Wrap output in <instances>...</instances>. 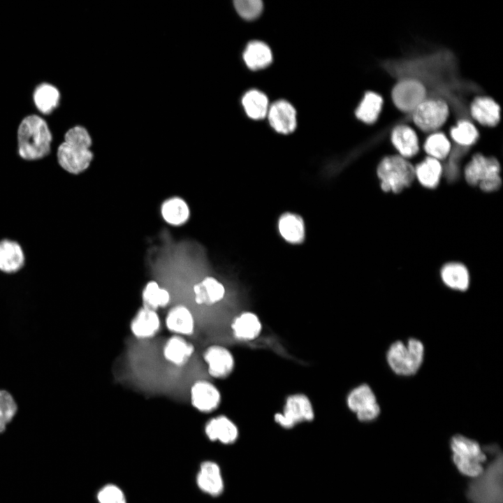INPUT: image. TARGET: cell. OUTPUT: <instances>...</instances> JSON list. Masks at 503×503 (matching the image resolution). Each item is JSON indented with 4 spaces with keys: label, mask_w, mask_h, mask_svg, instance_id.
<instances>
[{
    "label": "cell",
    "mask_w": 503,
    "mask_h": 503,
    "mask_svg": "<svg viewBox=\"0 0 503 503\" xmlns=\"http://www.w3.org/2000/svg\"><path fill=\"white\" fill-rule=\"evenodd\" d=\"M17 411L18 407L13 395L6 390H0V434L14 419Z\"/></svg>",
    "instance_id": "36"
},
{
    "label": "cell",
    "mask_w": 503,
    "mask_h": 503,
    "mask_svg": "<svg viewBox=\"0 0 503 503\" xmlns=\"http://www.w3.org/2000/svg\"><path fill=\"white\" fill-rule=\"evenodd\" d=\"M233 335L240 340L256 338L262 329L258 317L252 312H244L238 316L231 324Z\"/></svg>",
    "instance_id": "24"
},
{
    "label": "cell",
    "mask_w": 503,
    "mask_h": 503,
    "mask_svg": "<svg viewBox=\"0 0 503 503\" xmlns=\"http://www.w3.org/2000/svg\"><path fill=\"white\" fill-rule=\"evenodd\" d=\"M450 444L453 462L462 474L473 479L481 474L486 455L477 442L456 435L452 437Z\"/></svg>",
    "instance_id": "5"
},
{
    "label": "cell",
    "mask_w": 503,
    "mask_h": 503,
    "mask_svg": "<svg viewBox=\"0 0 503 503\" xmlns=\"http://www.w3.org/2000/svg\"><path fill=\"white\" fill-rule=\"evenodd\" d=\"M449 115V107L441 98H426L412 112L416 126L424 132H432L440 128Z\"/></svg>",
    "instance_id": "8"
},
{
    "label": "cell",
    "mask_w": 503,
    "mask_h": 503,
    "mask_svg": "<svg viewBox=\"0 0 503 503\" xmlns=\"http://www.w3.org/2000/svg\"><path fill=\"white\" fill-rule=\"evenodd\" d=\"M33 97L37 109L43 114L48 115L58 106L60 94L54 86L42 83L35 89Z\"/></svg>",
    "instance_id": "29"
},
{
    "label": "cell",
    "mask_w": 503,
    "mask_h": 503,
    "mask_svg": "<svg viewBox=\"0 0 503 503\" xmlns=\"http://www.w3.org/2000/svg\"><path fill=\"white\" fill-rule=\"evenodd\" d=\"M414 170L421 184L428 188H434L439 183L442 167L437 159L428 156L418 164Z\"/></svg>",
    "instance_id": "32"
},
{
    "label": "cell",
    "mask_w": 503,
    "mask_h": 503,
    "mask_svg": "<svg viewBox=\"0 0 503 503\" xmlns=\"http://www.w3.org/2000/svg\"><path fill=\"white\" fill-rule=\"evenodd\" d=\"M469 110L472 117L486 126H495L500 120V107L488 96L476 97L470 104Z\"/></svg>",
    "instance_id": "19"
},
{
    "label": "cell",
    "mask_w": 503,
    "mask_h": 503,
    "mask_svg": "<svg viewBox=\"0 0 503 503\" xmlns=\"http://www.w3.org/2000/svg\"><path fill=\"white\" fill-rule=\"evenodd\" d=\"M377 174L381 180L383 190L398 193L411 184L415 177V170L404 157L392 155L381 160L377 168Z\"/></svg>",
    "instance_id": "6"
},
{
    "label": "cell",
    "mask_w": 503,
    "mask_h": 503,
    "mask_svg": "<svg viewBox=\"0 0 503 503\" xmlns=\"http://www.w3.org/2000/svg\"><path fill=\"white\" fill-rule=\"evenodd\" d=\"M142 300L143 307L156 311L169 304L170 295L167 289L160 287L156 282L150 281L143 290Z\"/></svg>",
    "instance_id": "31"
},
{
    "label": "cell",
    "mask_w": 503,
    "mask_h": 503,
    "mask_svg": "<svg viewBox=\"0 0 503 503\" xmlns=\"http://www.w3.org/2000/svg\"><path fill=\"white\" fill-rule=\"evenodd\" d=\"M425 358V346L416 337H410L405 342L395 340L386 351V360L393 373L401 377L416 374L421 369Z\"/></svg>",
    "instance_id": "4"
},
{
    "label": "cell",
    "mask_w": 503,
    "mask_h": 503,
    "mask_svg": "<svg viewBox=\"0 0 503 503\" xmlns=\"http://www.w3.org/2000/svg\"><path fill=\"white\" fill-rule=\"evenodd\" d=\"M451 143L444 133L435 132L425 140L424 150L432 158L441 160L446 158L451 152Z\"/></svg>",
    "instance_id": "35"
},
{
    "label": "cell",
    "mask_w": 503,
    "mask_h": 503,
    "mask_svg": "<svg viewBox=\"0 0 503 503\" xmlns=\"http://www.w3.org/2000/svg\"><path fill=\"white\" fill-rule=\"evenodd\" d=\"M198 487L205 493L218 496L224 490V481L219 465L212 461H206L201 465L197 476Z\"/></svg>",
    "instance_id": "22"
},
{
    "label": "cell",
    "mask_w": 503,
    "mask_h": 503,
    "mask_svg": "<svg viewBox=\"0 0 503 503\" xmlns=\"http://www.w3.org/2000/svg\"><path fill=\"white\" fill-rule=\"evenodd\" d=\"M92 144L91 136L84 126L78 125L68 129L57 151L60 167L73 175L86 170L94 158L90 150Z\"/></svg>",
    "instance_id": "1"
},
{
    "label": "cell",
    "mask_w": 503,
    "mask_h": 503,
    "mask_svg": "<svg viewBox=\"0 0 503 503\" xmlns=\"http://www.w3.org/2000/svg\"><path fill=\"white\" fill-rule=\"evenodd\" d=\"M165 324L169 331L181 336L191 335L195 321L191 311L184 305H176L168 311Z\"/></svg>",
    "instance_id": "18"
},
{
    "label": "cell",
    "mask_w": 503,
    "mask_h": 503,
    "mask_svg": "<svg viewBox=\"0 0 503 503\" xmlns=\"http://www.w3.org/2000/svg\"><path fill=\"white\" fill-rule=\"evenodd\" d=\"M247 66L252 70L266 67L272 61V53L269 47L261 41L250 42L243 54Z\"/></svg>",
    "instance_id": "28"
},
{
    "label": "cell",
    "mask_w": 503,
    "mask_h": 503,
    "mask_svg": "<svg viewBox=\"0 0 503 503\" xmlns=\"http://www.w3.org/2000/svg\"><path fill=\"white\" fill-rule=\"evenodd\" d=\"M190 214L189 208L186 202L180 198L174 197L166 201L161 206V215L163 219L173 226L184 224Z\"/></svg>",
    "instance_id": "30"
},
{
    "label": "cell",
    "mask_w": 503,
    "mask_h": 503,
    "mask_svg": "<svg viewBox=\"0 0 503 503\" xmlns=\"http://www.w3.org/2000/svg\"><path fill=\"white\" fill-rule=\"evenodd\" d=\"M207 365V371L212 377L224 379L227 377L234 368V358L231 351L220 345L207 347L203 355Z\"/></svg>",
    "instance_id": "13"
},
{
    "label": "cell",
    "mask_w": 503,
    "mask_h": 503,
    "mask_svg": "<svg viewBox=\"0 0 503 503\" xmlns=\"http://www.w3.org/2000/svg\"><path fill=\"white\" fill-rule=\"evenodd\" d=\"M161 328V320L156 311L142 307L130 322V330L138 339L146 340L155 336Z\"/></svg>",
    "instance_id": "14"
},
{
    "label": "cell",
    "mask_w": 503,
    "mask_h": 503,
    "mask_svg": "<svg viewBox=\"0 0 503 503\" xmlns=\"http://www.w3.org/2000/svg\"><path fill=\"white\" fill-rule=\"evenodd\" d=\"M221 393L217 386L205 379L196 381L190 388L192 406L203 413L215 410L221 402Z\"/></svg>",
    "instance_id": "12"
},
{
    "label": "cell",
    "mask_w": 503,
    "mask_h": 503,
    "mask_svg": "<svg viewBox=\"0 0 503 503\" xmlns=\"http://www.w3.org/2000/svg\"><path fill=\"white\" fill-rule=\"evenodd\" d=\"M391 141L402 157H411L419 150L418 139L415 131L406 124H399L391 132Z\"/></svg>",
    "instance_id": "23"
},
{
    "label": "cell",
    "mask_w": 503,
    "mask_h": 503,
    "mask_svg": "<svg viewBox=\"0 0 503 503\" xmlns=\"http://www.w3.org/2000/svg\"><path fill=\"white\" fill-rule=\"evenodd\" d=\"M383 103L384 100L380 94L371 91L365 92L356 110V117L366 124L374 123L380 115Z\"/></svg>",
    "instance_id": "26"
},
{
    "label": "cell",
    "mask_w": 503,
    "mask_h": 503,
    "mask_svg": "<svg viewBox=\"0 0 503 503\" xmlns=\"http://www.w3.org/2000/svg\"><path fill=\"white\" fill-rule=\"evenodd\" d=\"M205 431L211 441H219L225 444L234 443L238 437L236 425L224 415L217 416L208 421Z\"/></svg>",
    "instance_id": "21"
},
{
    "label": "cell",
    "mask_w": 503,
    "mask_h": 503,
    "mask_svg": "<svg viewBox=\"0 0 503 503\" xmlns=\"http://www.w3.org/2000/svg\"><path fill=\"white\" fill-rule=\"evenodd\" d=\"M425 84L417 78H404L393 87L391 97L395 105L404 112L413 110L427 97Z\"/></svg>",
    "instance_id": "10"
},
{
    "label": "cell",
    "mask_w": 503,
    "mask_h": 503,
    "mask_svg": "<svg viewBox=\"0 0 503 503\" xmlns=\"http://www.w3.org/2000/svg\"><path fill=\"white\" fill-rule=\"evenodd\" d=\"M484 450L493 453V460L467 488V497L471 503H502V453L497 445Z\"/></svg>",
    "instance_id": "2"
},
{
    "label": "cell",
    "mask_w": 503,
    "mask_h": 503,
    "mask_svg": "<svg viewBox=\"0 0 503 503\" xmlns=\"http://www.w3.org/2000/svg\"><path fill=\"white\" fill-rule=\"evenodd\" d=\"M462 152L455 151L446 168V176L448 180H453L457 178L459 171L458 163Z\"/></svg>",
    "instance_id": "39"
},
{
    "label": "cell",
    "mask_w": 503,
    "mask_h": 503,
    "mask_svg": "<svg viewBox=\"0 0 503 503\" xmlns=\"http://www.w3.org/2000/svg\"><path fill=\"white\" fill-rule=\"evenodd\" d=\"M242 103L247 115L252 119H262L268 114V98L258 90L247 92L242 97Z\"/></svg>",
    "instance_id": "33"
},
{
    "label": "cell",
    "mask_w": 503,
    "mask_h": 503,
    "mask_svg": "<svg viewBox=\"0 0 503 503\" xmlns=\"http://www.w3.org/2000/svg\"><path fill=\"white\" fill-rule=\"evenodd\" d=\"M500 166L494 157L474 154L465 168V176L469 184H479L482 190L492 191L501 185Z\"/></svg>",
    "instance_id": "7"
},
{
    "label": "cell",
    "mask_w": 503,
    "mask_h": 503,
    "mask_svg": "<svg viewBox=\"0 0 503 503\" xmlns=\"http://www.w3.org/2000/svg\"><path fill=\"white\" fill-rule=\"evenodd\" d=\"M314 416L309 398L303 394H294L286 399L283 412L277 413L274 418L278 425L290 429L299 423L313 420Z\"/></svg>",
    "instance_id": "11"
},
{
    "label": "cell",
    "mask_w": 503,
    "mask_h": 503,
    "mask_svg": "<svg viewBox=\"0 0 503 503\" xmlns=\"http://www.w3.org/2000/svg\"><path fill=\"white\" fill-rule=\"evenodd\" d=\"M269 122L277 132L287 134L296 126V113L294 108L286 101H277L268 111Z\"/></svg>",
    "instance_id": "15"
},
{
    "label": "cell",
    "mask_w": 503,
    "mask_h": 503,
    "mask_svg": "<svg viewBox=\"0 0 503 503\" xmlns=\"http://www.w3.org/2000/svg\"><path fill=\"white\" fill-rule=\"evenodd\" d=\"M195 302L200 305L212 306L221 301L226 293L224 284L213 277H206L193 288Z\"/></svg>",
    "instance_id": "20"
},
{
    "label": "cell",
    "mask_w": 503,
    "mask_h": 503,
    "mask_svg": "<svg viewBox=\"0 0 503 503\" xmlns=\"http://www.w3.org/2000/svg\"><path fill=\"white\" fill-rule=\"evenodd\" d=\"M25 255L20 244L10 239L0 240V272L15 274L24 267Z\"/></svg>",
    "instance_id": "16"
},
{
    "label": "cell",
    "mask_w": 503,
    "mask_h": 503,
    "mask_svg": "<svg viewBox=\"0 0 503 503\" xmlns=\"http://www.w3.org/2000/svg\"><path fill=\"white\" fill-rule=\"evenodd\" d=\"M17 152L25 161H38L47 156L52 140L46 122L36 115L24 117L17 129Z\"/></svg>",
    "instance_id": "3"
},
{
    "label": "cell",
    "mask_w": 503,
    "mask_h": 503,
    "mask_svg": "<svg viewBox=\"0 0 503 503\" xmlns=\"http://www.w3.org/2000/svg\"><path fill=\"white\" fill-rule=\"evenodd\" d=\"M234 6L240 16L247 20L257 17L263 9V3L260 0H237Z\"/></svg>",
    "instance_id": "37"
},
{
    "label": "cell",
    "mask_w": 503,
    "mask_h": 503,
    "mask_svg": "<svg viewBox=\"0 0 503 503\" xmlns=\"http://www.w3.org/2000/svg\"><path fill=\"white\" fill-rule=\"evenodd\" d=\"M99 503H126L123 492L114 485L104 486L97 495Z\"/></svg>",
    "instance_id": "38"
},
{
    "label": "cell",
    "mask_w": 503,
    "mask_h": 503,
    "mask_svg": "<svg viewBox=\"0 0 503 503\" xmlns=\"http://www.w3.org/2000/svg\"><path fill=\"white\" fill-rule=\"evenodd\" d=\"M442 280L445 285L456 291H466L469 285V275L462 264L451 263L445 265L441 270Z\"/></svg>",
    "instance_id": "27"
},
{
    "label": "cell",
    "mask_w": 503,
    "mask_h": 503,
    "mask_svg": "<svg viewBox=\"0 0 503 503\" xmlns=\"http://www.w3.org/2000/svg\"><path fill=\"white\" fill-rule=\"evenodd\" d=\"M194 351V344L184 336L173 335L164 343L162 353L167 362L175 366L182 367L190 360Z\"/></svg>",
    "instance_id": "17"
},
{
    "label": "cell",
    "mask_w": 503,
    "mask_h": 503,
    "mask_svg": "<svg viewBox=\"0 0 503 503\" xmlns=\"http://www.w3.org/2000/svg\"><path fill=\"white\" fill-rule=\"evenodd\" d=\"M452 139L460 146H469L474 144L479 133L475 125L467 119H460L456 125L450 130Z\"/></svg>",
    "instance_id": "34"
},
{
    "label": "cell",
    "mask_w": 503,
    "mask_h": 503,
    "mask_svg": "<svg viewBox=\"0 0 503 503\" xmlns=\"http://www.w3.org/2000/svg\"><path fill=\"white\" fill-rule=\"evenodd\" d=\"M347 404L361 422L372 421L378 418L381 413L377 396L367 384H362L353 388L347 397Z\"/></svg>",
    "instance_id": "9"
},
{
    "label": "cell",
    "mask_w": 503,
    "mask_h": 503,
    "mask_svg": "<svg viewBox=\"0 0 503 503\" xmlns=\"http://www.w3.org/2000/svg\"><path fill=\"white\" fill-rule=\"evenodd\" d=\"M281 236L288 242L300 244L305 239V224L302 219L293 213H284L278 221Z\"/></svg>",
    "instance_id": "25"
}]
</instances>
